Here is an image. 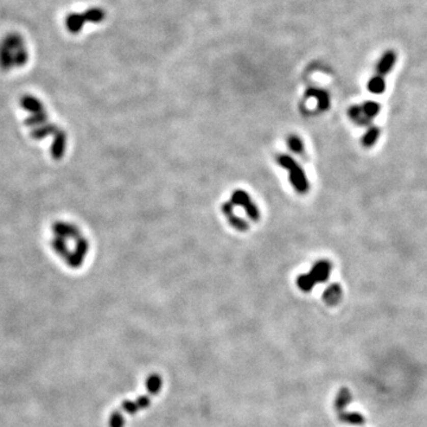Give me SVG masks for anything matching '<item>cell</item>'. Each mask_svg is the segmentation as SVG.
I'll list each match as a JSON object with an SVG mask.
<instances>
[{
  "label": "cell",
  "mask_w": 427,
  "mask_h": 427,
  "mask_svg": "<svg viewBox=\"0 0 427 427\" xmlns=\"http://www.w3.org/2000/svg\"><path fill=\"white\" fill-rule=\"evenodd\" d=\"M385 81H383L382 76H375V77H372L370 81L368 83V89L370 90L371 93H375V94H380L382 93L383 90H385Z\"/></svg>",
  "instance_id": "44dd1931"
},
{
  "label": "cell",
  "mask_w": 427,
  "mask_h": 427,
  "mask_svg": "<svg viewBox=\"0 0 427 427\" xmlns=\"http://www.w3.org/2000/svg\"><path fill=\"white\" fill-rule=\"evenodd\" d=\"M341 298H342V288L338 284L331 285L330 287H328L327 289H325V292L323 295L324 302L327 303L328 305H336V304L341 300Z\"/></svg>",
  "instance_id": "30bf717a"
},
{
  "label": "cell",
  "mask_w": 427,
  "mask_h": 427,
  "mask_svg": "<svg viewBox=\"0 0 427 427\" xmlns=\"http://www.w3.org/2000/svg\"><path fill=\"white\" fill-rule=\"evenodd\" d=\"M339 420L356 426H361L365 422L363 415L357 413V412H343V413L339 414Z\"/></svg>",
  "instance_id": "4fadbf2b"
},
{
  "label": "cell",
  "mask_w": 427,
  "mask_h": 427,
  "mask_svg": "<svg viewBox=\"0 0 427 427\" xmlns=\"http://www.w3.org/2000/svg\"><path fill=\"white\" fill-rule=\"evenodd\" d=\"M287 144H288V147L291 148L295 153L300 154L304 150V144L302 140H300L299 137H297V136H289L287 139Z\"/></svg>",
  "instance_id": "7402d4cb"
},
{
  "label": "cell",
  "mask_w": 427,
  "mask_h": 427,
  "mask_svg": "<svg viewBox=\"0 0 427 427\" xmlns=\"http://www.w3.org/2000/svg\"><path fill=\"white\" fill-rule=\"evenodd\" d=\"M21 107H23L25 111L30 112V113L32 114L39 113V112L44 111L41 101L37 100L34 96H24L23 99H21Z\"/></svg>",
  "instance_id": "8fae6325"
},
{
  "label": "cell",
  "mask_w": 427,
  "mask_h": 427,
  "mask_svg": "<svg viewBox=\"0 0 427 427\" xmlns=\"http://www.w3.org/2000/svg\"><path fill=\"white\" fill-rule=\"evenodd\" d=\"M136 403H137V405H138L139 410H140V408H147L151 405V401L147 396H140L139 399L136 401Z\"/></svg>",
  "instance_id": "d4e9b609"
},
{
  "label": "cell",
  "mask_w": 427,
  "mask_h": 427,
  "mask_svg": "<svg viewBox=\"0 0 427 427\" xmlns=\"http://www.w3.org/2000/svg\"><path fill=\"white\" fill-rule=\"evenodd\" d=\"M307 95L309 96H314L318 99V106H319L321 110H327L329 107V97L327 94L324 92H322V90H316V89H311L309 93H307Z\"/></svg>",
  "instance_id": "ffe728a7"
},
{
  "label": "cell",
  "mask_w": 427,
  "mask_h": 427,
  "mask_svg": "<svg viewBox=\"0 0 427 427\" xmlns=\"http://www.w3.org/2000/svg\"><path fill=\"white\" fill-rule=\"evenodd\" d=\"M122 410H124L125 412H127V413L133 414L139 410V407H138V405H137V403H133V401L127 400V401H124V404H122Z\"/></svg>",
  "instance_id": "cb8c5ba5"
},
{
  "label": "cell",
  "mask_w": 427,
  "mask_h": 427,
  "mask_svg": "<svg viewBox=\"0 0 427 427\" xmlns=\"http://www.w3.org/2000/svg\"><path fill=\"white\" fill-rule=\"evenodd\" d=\"M125 419L120 412H114L110 418V427H124Z\"/></svg>",
  "instance_id": "603a6c76"
},
{
  "label": "cell",
  "mask_w": 427,
  "mask_h": 427,
  "mask_svg": "<svg viewBox=\"0 0 427 427\" xmlns=\"http://www.w3.org/2000/svg\"><path fill=\"white\" fill-rule=\"evenodd\" d=\"M394 57H395V56H394L393 54L390 52V54H387V55L383 56V59L381 61H380L379 67H378V71H379L380 76L387 74V72H388L390 69H392L393 64H394V61H395V59H394Z\"/></svg>",
  "instance_id": "2e32d148"
},
{
  "label": "cell",
  "mask_w": 427,
  "mask_h": 427,
  "mask_svg": "<svg viewBox=\"0 0 427 427\" xmlns=\"http://www.w3.org/2000/svg\"><path fill=\"white\" fill-rule=\"evenodd\" d=\"M380 137V129L376 128V127H371L369 128L367 133L363 136V138H362V145H363L364 147H370L374 145L376 142H378Z\"/></svg>",
  "instance_id": "e0dca14e"
},
{
  "label": "cell",
  "mask_w": 427,
  "mask_h": 427,
  "mask_svg": "<svg viewBox=\"0 0 427 427\" xmlns=\"http://www.w3.org/2000/svg\"><path fill=\"white\" fill-rule=\"evenodd\" d=\"M57 131H59L57 126H55L54 124H48V122H46V124L41 125V126H38V127H35L34 129H32L31 137H32V139H35V140H42L46 138L48 136L56 135Z\"/></svg>",
  "instance_id": "9c48e42d"
},
{
  "label": "cell",
  "mask_w": 427,
  "mask_h": 427,
  "mask_svg": "<svg viewBox=\"0 0 427 427\" xmlns=\"http://www.w3.org/2000/svg\"><path fill=\"white\" fill-rule=\"evenodd\" d=\"M52 231L55 236L62 237V238H72V240L77 241L79 237H82L81 231L76 226L67 222H56L52 224Z\"/></svg>",
  "instance_id": "5b68a950"
},
{
  "label": "cell",
  "mask_w": 427,
  "mask_h": 427,
  "mask_svg": "<svg viewBox=\"0 0 427 427\" xmlns=\"http://www.w3.org/2000/svg\"><path fill=\"white\" fill-rule=\"evenodd\" d=\"M222 211L224 212V215L227 216V220L229 221V223L233 226L235 229L238 230V231H246L248 230V223L244 221L240 217L236 216L234 214V209H233V203H229V202H226L222 205Z\"/></svg>",
  "instance_id": "52a82bcc"
},
{
  "label": "cell",
  "mask_w": 427,
  "mask_h": 427,
  "mask_svg": "<svg viewBox=\"0 0 427 427\" xmlns=\"http://www.w3.org/2000/svg\"><path fill=\"white\" fill-rule=\"evenodd\" d=\"M163 381L162 378L157 374H152L148 376L146 381V388L151 394H157L162 388Z\"/></svg>",
  "instance_id": "ac0fdd59"
},
{
  "label": "cell",
  "mask_w": 427,
  "mask_h": 427,
  "mask_svg": "<svg viewBox=\"0 0 427 427\" xmlns=\"http://www.w3.org/2000/svg\"><path fill=\"white\" fill-rule=\"evenodd\" d=\"M353 401V395L348 388H341L336 396L335 407L337 411H343Z\"/></svg>",
  "instance_id": "7c38bea8"
},
{
  "label": "cell",
  "mask_w": 427,
  "mask_h": 427,
  "mask_svg": "<svg viewBox=\"0 0 427 427\" xmlns=\"http://www.w3.org/2000/svg\"><path fill=\"white\" fill-rule=\"evenodd\" d=\"M46 120H48V114L43 111V112H39V113L32 114L31 117H29L26 120H25V124H26L28 126H35V127H38V126L46 124Z\"/></svg>",
  "instance_id": "d6986e66"
},
{
  "label": "cell",
  "mask_w": 427,
  "mask_h": 427,
  "mask_svg": "<svg viewBox=\"0 0 427 427\" xmlns=\"http://www.w3.org/2000/svg\"><path fill=\"white\" fill-rule=\"evenodd\" d=\"M278 164L288 171L289 182H291L297 193L304 195L309 191L310 184L307 180L306 173L295 159L289 157L288 154H280L278 155Z\"/></svg>",
  "instance_id": "6da1fadb"
},
{
  "label": "cell",
  "mask_w": 427,
  "mask_h": 427,
  "mask_svg": "<svg viewBox=\"0 0 427 427\" xmlns=\"http://www.w3.org/2000/svg\"><path fill=\"white\" fill-rule=\"evenodd\" d=\"M380 107L379 103L376 102H365L362 106H354L349 110V117L358 122L360 125H367L369 120L375 118L379 114Z\"/></svg>",
  "instance_id": "7a4b0ae2"
},
{
  "label": "cell",
  "mask_w": 427,
  "mask_h": 427,
  "mask_svg": "<svg viewBox=\"0 0 427 427\" xmlns=\"http://www.w3.org/2000/svg\"><path fill=\"white\" fill-rule=\"evenodd\" d=\"M330 272H331V263L327 261V260H321V261L314 263L309 273H310V276L313 278V280L318 284V283H325V281L329 279Z\"/></svg>",
  "instance_id": "8992f818"
},
{
  "label": "cell",
  "mask_w": 427,
  "mask_h": 427,
  "mask_svg": "<svg viewBox=\"0 0 427 427\" xmlns=\"http://www.w3.org/2000/svg\"><path fill=\"white\" fill-rule=\"evenodd\" d=\"M231 203L244 208L245 211L247 212V215L249 216V219L251 220L259 221L260 219L259 208L254 204V202L252 201L251 196H249L246 191L241 189L235 190L233 195H231Z\"/></svg>",
  "instance_id": "3957f363"
},
{
  "label": "cell",
  "mask_w": 427,
  "mask_h": 427,
  "mask_svg": "<svg viewBox=\"0 0 427 427\" xmlns=\"http://www.w3.org/2000/svg\"><path fill=\"white\" fill-rule=\"evenodd\" d=\"M67 146V133H64L62 129H59L55 135V139L51 145V155L54 159L59 161L64 155Z\"/></svg>",
  "instance_id": "ba28073f"
},
{
  "label": "cell",
  "mask_w": 427,
  "mask_h": 427,
  "mask_svg": "<svg viewBox=\"0 0 427 427\" xmlns=\"http://www.w3.org/2000/svg\"><path fill=\"white\" fill-rule=\"evenodd\" d=\"M316 284L317 283L313 280V278L310 276V273L300 274L298 279H297V285H298V287L304 292H310L311 289L316 286Z\"/></svg>",
  "instance_id": "9a60e30c"
},
{
  "label": "cell",
  "mask_w": 427,
  "mask_h": 427,
  "mask_svg": "<svg viewBox=\"0 0 427 427\" xmlns=\"http://www.w3.org/2000/svg\"><path fill=\"white\" fill-rule=\"evenodd\" d=\"M51 246L54 248V251H55L57 254H59L61 258L66 259V261L69 258L70 253L68 251V246H67V240L66 238H62V237H59V236H55L54 237V240L51 242Z\"/></svg>",
  "instance_id": "5bb4252c"
},
{
  "label": "cell",
  "mask_w": 427,
  "mask_h": 427,
  "mask_svg": "<svg viewBox=\"0 0 427 427\" xmlns=\"http://www.w3.org/2000/svg\"><path fill=\"white\" fill-rule=\"evenodd\" d=\"M89 251V242L86 237H79L77 241H76V246L74 252L70 253L69 258H68L67 262L69 263L71 269H78L81 267L83 263V260H85L87 253Z\"/></svg>",
  "instance_id": "277c9868"
}]
</instances>
